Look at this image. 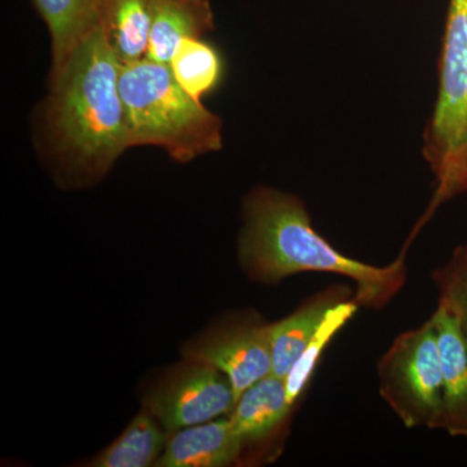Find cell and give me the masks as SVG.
Segmentation results:
<instances>
[{
	"label": "cell",
	"instance_id": "obj_1",
	"mask_svg": "<svg viewBox=\"0 0 467 467\" xmlns=\"http://www.w3.org/2000/svg\"><path fill=\"white\" fill-rule=\"evenodd\" d=\"M239 263L257 284L275 285L300 273H330L355 285L359 308H386L407 284L405 254L389 265L352 259L315 229L306 202L269 186L252 190L243 202Z\"/></svg>",
	"mask_w": 467,
	"mask_h": 467
},
{
	"label": "cell",
	"instance_id": "obj_2",
	"mask_svg": "<svg viewBox=\"0 0 467 467\" xmlns=\"http://www.w3.org/2000/svg\"><path fill=\"white\" fill-rule=\"evenodd\" d=\"M121 67L99 26L51 77L48 140L72 173L100 177L130 149L119 92Z\"/></svg>",
	"mask_w": 467,
	"mask_h": 467
},
{
	"label": "cell",
	"instance_id": "obj_3",
	"mask_svg": "<svg viewBox=\"0 0 467 467\" xmlns=\"http://www.w3.org/2000/svg\"><path fill=\"white\" fill-rule=\"evenodd\" d=\"M119 92L130 149L160 147L178 162L223 149V119L177 84L168 64H125Z\"/></svg>",
	"mask_w": 467,
	"mask_h": 467
},
{
	"label": "cell",
	"instance_id": "obj_4",
	"mask_svg": "<svg viewBox=\"0 0 467 467\" xmlns=\"http://www.w3.org/2000/svg\"><path fill=\"white\" fill-rule=\"evenodd\" d=\"M422 155L434 177L432 196L409 241L441 205L467 192V0H448L438 91L423 130Z\"/></svg>",
	"mask_w": 467,
	"mask_h": 467
},
{
	"label": "cell",
	"instance_id": "obj_5",
	"mask_svg": "<svg viewBox=\"0 0 467 467\" xmlns=\"http://www.w3.org/2000/svg\"><path fill=\"white\" fill-rule=\"evenodd\" d=\"M379 393L408 429L436 430L441 413L442 368L431 318L399 335L378 362Z\"/></svg>",
	"mask_w": 467,
	"mask_h": 467
},
{
	"label": "cell",
	"instance_id": "obj_6",
	"mask_svg": "<svg viewBox=\"0 0 467 467\" xmlns=\"http://www.w3.org/2000/svg\"><path fill=\"white\" fill-rule=\"evenodd\" d=\"M183 355L223 371L232 383L236 402L243 392L272 374L269 324L256 313L227 317L187 343Z\"/></svg>",
	"mask_w": 467,
	"mask_h": 467
},
{
	"label": "cell",
	"instance_id": "obj_7",
	"mask_svg": "<svg viewBox=\"0 0 467 467\" xmlns=\"http://www.w3.org/2000/svg\"><path fill=\"white\" fill-rule=\"evenodd\" d=\"M234 405L235 393L223 371L187 359L150 392L144 408L168 432H175L232 413Z\"/></svg>",
	"mask_w": 467,
	"mask_h": 467
},
{
	"label": "cell",
	"instance_id": "obj_8",
	"mask_svg": "<svg viewBox=\"0 0 467 467\" xmlns=\"http://www.w3.org/2000/svg\"><path fill=\"white\" fill-rule=\"evenodd\" d=\"M296 405L288 400L285 379L270 374L242 393L230 413L234 431L243 445V457L275 441L287 430Z\"/></svg>",
	"mask_w": 467,
	"mask_h": 467
},
{
	"label": "cell",
	"instance_id": "obj_9",
	"mask_svg": "<svg viewBox=\"0 0 467 467\" xmlns=\"http://www.w3.org/2000/svg\"><path fill=\"white\" fill-rule=\"evenodd\" d=\"M442 368V404L436 430L467 439V337L459 321L438 304L431 317Z\"/></svg>",
	"mask_w": 467,
	"mask_h": 467
},
{
	"label": "cell",
	"instance_id": "obj_10",
	"mask_svg": "<svg viewBox=\"0 0 467 467\" xmlns=\"http://www.w3.org/2000/svg\"><path fill=\"white\" fill-rule=\"evenodd\" d=\"M355 297V290L331 285L306 297L287 317L269 324L272 374L285 379L295 362L317 333L327 313L337 304Z\"/></svg>",
	"mask_w": 467,
	"mask_h": 467
},
{
	"label": "cell",
	"instance_id": "obj_11",
	"mask_svg": "<svg viewBox=\"0 0 467 467\" xmlns=\"http://www.w3.org/2000/svg\"><path fill=\"white\" fill-rule=\"evenodd\" d=\"M242 460V442L227 418L175 431L155 466L223 467Z\"/></svg>",
	"mask_w": 467,
	"mask_h": 467
},
{
	"label": "cell",
	"instance_id": "obj_12",
	"mask_svg": "<svg viewBox=\"0 0 467 467\" xmlns=\"http://www.w3.org/2000/svg\"><path fill=\"white\" fill-rule=\"evenodd\" d=\"M214 29V14L209 0H153L147 58L169 64L180 43L202 38Z\"/></svg>",
	"mask_w": 467,
	"mask_h": 467
},
{
	"label": "cell",
	"instance_id": "obj_13",
	"mask_svg": "<svg viewBox=\"0 0 467 467\" xmlns=\"http://www.w3.org/2000/svg\"><path fill=\"white\" fill-rule=\"evenodd\" d=\"M104 0H33L51 36V77L57 75L73 51L100 26Z\"/></svg>",
	"mask_w": 467,
	"mask_h": 467
},
{
	"label": "cell",
	"instance_id": "obj_14",
	"mask_svg": "<svg viewBox=\"0 0 467 467\" xmlns=\"http://www.w3.org/2000/svg\"><path fill=\"white\" fill-rule=\"evenodd\" d=\"M153 0H104L100 26L121 66L147 57Z\"/></svg>",
	"mask_w": 467,
	"mask_h": 467
},
{
	"label": "cell",
	"instance_id": "obj_15",
	"mask_svg": "<svg viewBox=\"0 0 467 467\" xmlns=\"http://www.w3.org/2000/svg\"><path fill=\"white\" fill-rule=\"evenodd\" d=\"M149 409L135 416L122 435L91 461L95 467H147L158 462L167 438Z\"/></svg>",
	"mask_w": 467,
	"mask_h": 467
},
{
	"label": "cell",
	"instance_id": "obj_16",
	"mask_svg": "<svg viewBox=\"0 0 467 467\" xmlns=\"http://www.w3.org/2000/svg\"><path fill=\"white\" fill-rule=\"evenodd\" d=\"M168 66L177 84L202 103L223 79V57L216 47L202 38L183 39Z\"/></svg>",
	"mask_w": 467,
	"mask_h": 467
},
{
	"label": "cell",
	"instance_id": "obj_17",
	"mask_svg": "<svg viewBox=\"0 0 467 467\" xmlns=\"http://www.w3.org/2000/svg\"><path fill=\"white\" fill-rule=\"evenodd\" d=\"M358 309V304L356 303L355 297H352V299L337 304L327 313L324 322L319 326L317 333L295 362L290 373L285 378L288 400L292 405L297 407V402L308 389L310 380L318 367L319 359L324 355L326 347L331 343L335 335L342 330L347 322L353 318Z\"/></svg>",
	"mask_w": 467,
	"mask_h": 467
},
{
	"label": "cell",
	"instance_id": "obj_18",
	"mask_svg": "<svg viewBox=\"0 0 467 467\" xmlns=\"http://www.w3.org/2000/svg\"><path fill=\"white\" fill-rule=\"evenodd\" d=\"M439 301L459 321L467 337V243L457 245L441 266L431 275Z\"/></svg>",
	"mask_w": 467,
	"mask_h": 467
}]
</instances>
